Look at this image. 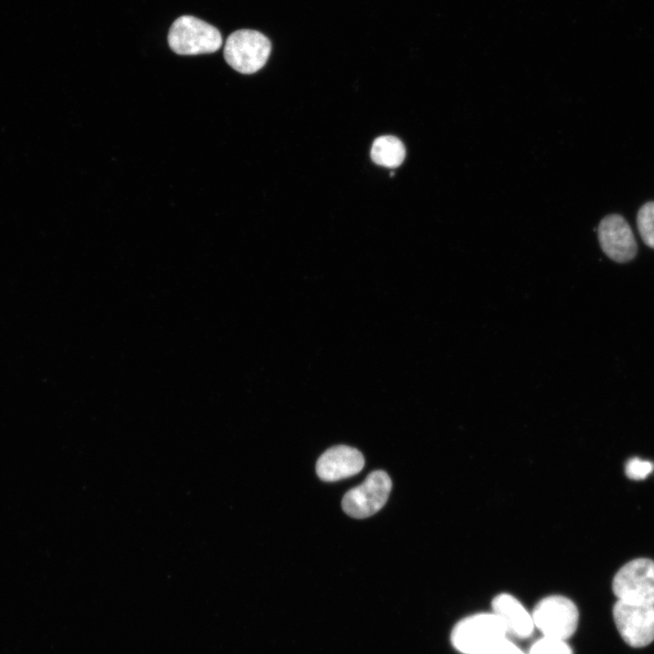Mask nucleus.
I'll return each mask as SVG.
<instances>
[{"instance_id": "f03ea898", "label": "nucleus", "mask_w": 654, "mask_h": 654, "mask_svg": "<svg viewBox=\"0 0 654 654\" xmlns=\"http://www.w3.org/2000/svg\"><path fill=\"white\" fill-rule=\"evenodd\" d=\"M222 43V35L216 27L192 15L177 18L168 33L170 48L182 55L213 53Z\"/></svg>"}, {"instance_id": "20e7f679", "label": "nucleus", "mask_w": 654, "mask_h": 654, "mask_svg": "<svg viewBox=\"0 0 654 654\" xmlns=\"http://www.w3.org/2000/svg\"><path fill=\"white\" fill-rule=\"evenodd\" d=\"M536 627L546 637L566 640L578 627L579 611L570 599L554 595L542 599L532 611Z\"/></svg>"}, {"instance_id": "4468645a", "label": "nucleus", "mask_w": 654, "mask_h": 654, "mask_svg": "<svg viewBox=\"0 0 654 654\" xmlns=\"http://www.w3.org/2000/svg\"><path fill=\"white\" fill-rule=\"evenodd\" d=\"M654 470V464L639 458H631L625 465L626 475L632 480L645 479Z\"/></svg>"}, {"instance_id": "423d86ee", "label": "nucleus", "mask_w": 654, "mask_h": 654, "mask_svg": "<svg viewBox=\"0 0 654 654\" xmlns=\"http://www.w3.org/2000/svg\"><path fill=\"white\" fill-rule=\"evenodd\" d=\"M391 490V481L383 471L368 474L364 481L345 493L342 507L346 514L357 519L370 517L386 503Z\"/></svg>"}, {"instance_id": "7ed1b4c3", "label": "nucleus", "mask_w": 654, "mask_h": 654, "mask_svg": "<svg viewBox=\"0 0 654 654\" xmlns=\"http://www.w3.org/2000/svg\"><path fill=\"white\" fill-rule=\"evenodd\" d=\"M271 43L262 33L241 29L231 34L224 45L223 55L227 64L242 74H253L267 62Z\"/></svg>"}, {"instance_id": "2eb2a0df", "label": "nucleus", "mask_w": 654, "mask_h": 654, "mask_svg": "<svg viewBox=\"0 0 654 654\" xmlns=\"http://www.w3.org/2000/svg\"><path fill=\"white\" fill-rule=\"evenodd\" d=\"M482 654H525L508 637L502 638L493 643Z\"/></svg>"}, {"instance_id": "0eeeda50", "label": "nucleus", "mask_w": 654, "mask_h": 654, "mask_svg": "<svg viewBox=\"0 0 654 654\" xmlns=\"http://www.w3.org/2000/svg\"><path fill=\"white\" fill-rule=\"evenodd\" d=\"M614 622L623 640L634 648L654 640V606L617 600L612 609Z\"/></svg>"}, {"instance_id": "6e6552de", "label": "nucleus", "mask_w": 654, "mask_h": 654, "mask_svg": "<svg viewBox=\"0 0 654 654\" xmlns=\"http://www.w3.org/2000/svg\"><path fill=\"white\" fill-rule=\"evenodd\" d=\"M599 242L608 257L618 263L633 259L637 243L627 221L619 214L604 217L597 229Z\"/></svg>"}, {"instance_id": "9b49d317", "label": "nucleus", "mask_w": 654, "mask_h": 654, "mask_svg": "<svg viewBox=\"0 0 654 654\" xmlns=\"http://www.w3.org/2000/svg\"><path fill=\"white\" fill-rule=\"evenodd\" d=\"M405 147L402 142L391 135L376 138L372 145V160L381 166L395 168L401 164L405 158Z\"/></svg>"}, {"instance_id": "f257e3e1", "label": "nucleus", "mask_w": 654, "mask_h": 654, "mask_svg": "<svg viewBox=\"0 0 654 654\" xmlns=\"http://www.w3.org/2000/svg\"><path fill=\"white\" fill-rule=\"evenodd\" d=\"M507 636L503 622L495 613H478L459 621L451 639L453 647L463 654H482Z\"/></svg>"}, {"instance_id": "f8f14e48", "label": "nucleus", "mask_w": 654, "mask_h": 654, "mask_svg": "<svg viewBox=\"0 0 654 654\" xmlns=\"http://www.w3.org/2000/svg\"><path fill=\"white\" fill-rule=\"evenodd\" d=\"M637 225L644 243L654 248V202L641 206L637 215Z\"/></svg>"}, {"instance_id": "9d476101", "label": "nucleus", "mask_w": 654, "mask_h": 654, "mask_svg": "<svg viewBox=\"0 0 654 654\" xmlns=\"http://www.w3.org/2000/svg\"><path fill=\"white\" fill-rule=\"evenodd\" d=\"M493 613L503 622L507 633L519 639L529 638L534 629L531 614L512 595L501 593L491 603Z\"/></svg>"}, {"instance_id": "39448f33", "label": "nucleus", "mask_w": 654, "mask_h": 654, "mask_svg": "<svg viewBox=\"0 0 654 654\" xmlns=\"http://www.w3.org/2000/svg\"><path fill=\"white\" fill-rule=\"evenodd\" d=\"M619 600L654 606V561L636 559L622 566L612 581Z\"/></svg>"}, {"instance_id": "ddd939ff", "label": "nucleus", "mask_w": 654, "mask_h": 654, "mask_svg": "<svg viewBox=\"0 0 654 654\" xmlns=\"http://www.w3.org/2000/svg\"><path fill=\"white\" fill-rule=\"evenodd\" d=\"M528 654H573L566 640L543 636L530 647Z\"/></svg>"}, {"instance_id": "1a4fd4ad", "label": "nucleus", "mask_w": 654, "mask_h": 654, "mask_svg": "<svg viewBox=\"0 0 654 654\" xmlns=\"http://www.w3.org/2000/svg\"><path fill=\"white\" fill-rule=\"evenodd\" d=\"M364 466L363 455L357 449L337 445L325 451L316 462V472L325 481H335L359 473Z\"/></svg>"}]
</instances>
